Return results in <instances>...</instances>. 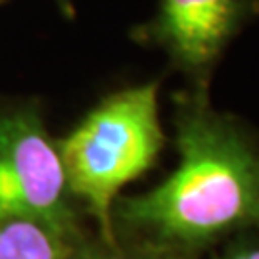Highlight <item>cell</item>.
<instances>
[{
    "mask_svg": "<svg viewBox=\"0 0 259 259\" xmlns=\"http://www.w3.org/2000/svg\"><path fill=\"white\" fill-rule=\"evenodd\" d=\"M179 163L165 181L113 205L137 248L186 259L229 234L259 227V148L205 93L175 100Z\"/></svg>",
    "mask_w": 259,
    "mask_h": 259,
    "instance_id": "6da1fadb",
    "label": "cell"
},
{
    "mask_svg": "<svg viewBox=\"0 0 259 259\" xmlns=\"http://www.w3.org/2000/svg\"><path fill=\"white\" fill-rule=\"evenodd\" d=\"M163 142L157 83L104 98L58 142L69 194L96 219L106 244H115L113 205L121 188L154 167Z\"/></svg>",
    "mask_w": 259,
    "mask_h": 259,
    "instance_id": "7a4b0ae2",
    "label": "cell"
},
{
    "mask_svg": "<svg viewBox=\"0 0 259 259\" xmlns=\"http://www.w3.org/2000/svg\"><path fill=\"white\" fill-rule=\"evenodd\" d=\"M58 144L38 113L0 115V225L37 221L75 236V217Z\"/></svg>",
    "mask_w": 259,
    "mask_h": 259,
    "instance_id": "3957f363",
    "label": "cell"
},
{
    "mask_svg": "<svg viewBox=\"0 0 259 259\" xmlns=\"http://www.w3.org/2000/svg\"><path fill=\"white\" fill-rule=\"evenodd\" d=\"M259 18V0H157L137 38L165 50L171 62L205 84L225 48Z\"/></svg>",
    "mask_w": 259,
    "mask_h": 259,
    "instance_id": "277c9868",
    "label": "cell"
},
{
    "mask_svg": "<svg viewBox=\"0 0 259 259\" xmlns=\"http://www.w3.org/2000/svg\"><path fill=\"white\" fill-rule=\"evenodd\" d=\"M73 238L45 223H4L0 225V259H75Z\"/></svg>",
    "mask_w": 259,
    "mask_h": 259,
    "instance_id": "5b68a950",
    "label": "cell"
},
{
    "mask_svg": "<svg viewBox=\"0 0 259 259\" xmlns=\"http://www.w3.org/2000/svg\"><path fill=\"white\" fill-rule=\"evenodd\" d=\"M75 259H161L154 255V253H148L144 250H121L115 244H106L104 242L102 246H89V248H81L75 253Z\"/></svg>",
    "mask_w": 259,
    "mask_h": 259,
    "instance_id": "8992f818",
    "label": "cell"
},
{
    "mask_svg": "<svg viewBox=\"0 0 259 259\" xmlns=\"http://www.w3.org/2000/svg\"><path fill=\"white\" fill-rule=\"evenodd\" d=\"M215 259H259V240L240 238Z\"/></svg>",
    "mask_w": 259,
    "mask_h": 259,
    "instance_id": "52a82bcc",
    "label": "cell"
}]
</instances>
